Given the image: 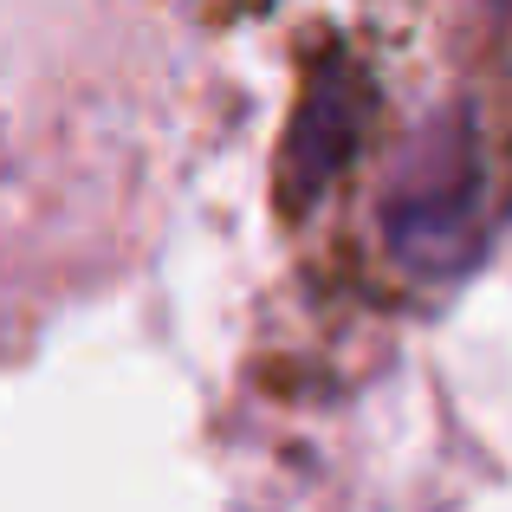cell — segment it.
<instances>
[{
  "label": "cell",
  "mask_w": 512,
  "mask_h": 512,
  "mask_svg": "<svg viewBox=\"0 0 512 512\" xmlns=\"http://www.w3.org/2000/svg\"><path fill=\"white\" fill-rule=\"evenodd\" d=\"M493 227V169L474 104H448L402 150V169L383 195V240L409 273L454 279L480 260Z\"/></svg>",
  "instance_id": "6da1fadb"
},
{
  "label": "cell",
  "mask_w": 512,
  "mask_h": 512,
  "mask_svg": "<svg viewBox=\"0 0 512 512\" xmlns=\"http://www.w3.org/2000/svg\"><path fill=\"white\" fill-rule=\"evenodd\" d=\"M363 117H370V85H363V72L350 59H325L312 78V91H305V111H299V130H292V195H318V188L331 182L350 150H357L363 137Z\"/></svg>",
  "instance_id": "7a4b0ae2"
}]
</instances>
